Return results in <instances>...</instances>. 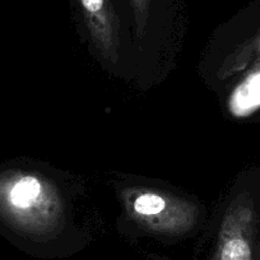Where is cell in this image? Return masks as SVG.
<instances>
[{"label":"cell","mask_w":260,"mask_h":260,"mask_svg":"<svg viewBox=\"0 0 260 260\" xmlns=\"http://www.w3.org/2000/svg\"><path fill=\"white\" fill-rule=\"evenodd\" d=\"M83 11L86 13L88 26L92 35L102 47L105 54L110 57H116L114 26L111 13L106 6V0H81Z\"/></svg>","instance_id":"cell-4"},{"label":"cell","mask_w":260,"mask_h":260,"mask_svg":"<svg viewBox=\"0 0 260 260\" xmlns=\"http://www.w3.org/2000/svg\"><path fill=\"white\" fill-rule=\"evenodd\" d=\"M260 107V69L250 73L231 93L229 110L235 117L249 116Z\"/></svg>","instance_id":"cell-5"},{"label":"cell","mask_w":260,"mask_h":260,"mask_svg":"<svg viewBox=\"0 0 260 260\" xmlns=\"http://www.w3.org/2000/svg\"><path fill=\"white\" fill-rule=\"evenodd\" d=\"M134 6L137 17V24H138V31L141 34L144 28V24L147 21V12H148V0H132Z\"/></svg>","instance_id":"cell-6"},{"label":"cell","mask_w":260,"mask_h":260,"mask_svg":"<svg viewBox=\"0 0 260 260\" xmlns=\"http://www.w3.org/2000/svg\"><path fill=\"white\" fill-rule=\"evenodd\" d=\"M126 207L142 224L166 234L187 231L198 217V211L189 202L149 190L127 192Z\"/></svg>","instance_id":"cell-2"},{"label":"cell","mask_w":260,"mask_h":260,"mask_svg":"<svg viewBox=\"0 0 260 260\" xmlns=\"http://www.w3.org/2000/svg\"><path fill=\"white\" fill-rule=\"evenodd\" d=\"M59 198L40 175L16 166H0V227L14 235H32L52 226Z\"/></svg>","instance_id":"cell-1"},{"label":"cell","mask_w":260,"mask_h":260,"mask_svg":"<svg viewBox=\"0 0 260 260\" xmlns=\"http://www.w3.org/2000/svg\"><path fill=\"white\" fill-rule=\"evenodd\" d=\"M256 211L249 195H240L230 204L219 230L214 260H252Z\"/></svg>","instance_id":"cell-3"}]
</instances>
